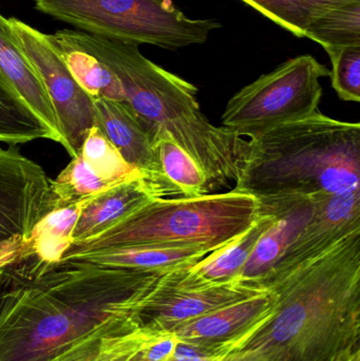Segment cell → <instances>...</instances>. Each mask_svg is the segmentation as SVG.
Returning <instances> with one entry per match:
<instances>
[{
  "label": "cell",
  "mask_w": 360,
  "mask_h": 361,
  "mask_svg": "<svg viewBox=\"0 0 360 361\" xmlns=\"http://www.w3.org/2000/svg\"><path fill=\"white\" fill-rule=\"evenodd\" d=\"M163 273L30 255L0 271V361H50L93 331L137 316Z\"/></svg>",
  "instance_id": "1"
},
{
  "label": "cell",
  "mask_w": 360,
  "mask_h": 361,
  "mask_svg": "<svg viewBox=\"0 0 360 361\" xmlns=\"http://www.w3.org/2000/svg\"><path fill=\"white\" fill-rule=\"evenodd\" d=\"M270 290L268 319L218 361H331L360 349V231Z\"/></svg>",
  "instance_id": "2"
},
{
  "label": "cell",
  "mask_w": 360,
  "mask_h": 361,
  "mask_svg": "<svg viewBox=\"0 0 360 361\" xmlns=\"http://www.w3.org/2000/svg\"><path fill=\"white\" fill-rule=\"evenodd\" d=\"M84 46L118 78L126 104L158 140L167 133L201 167L209 189L240 177L249 140L209 122L201 111L196 86L146 59L135 44L78 31Z\"/></svg>",
  "instance_id": "3"
},
{
  "label": "cell",
  "mask_w": 360,
  "mask_h": 361,
  "mask_svg": "<svg viewBox=\"0 0 360 361\" xmlns=\"http://www.w3.org/2000/svg\"><path fill=\"white\" fill-rule=\"evenodd\" d=\"M232 190L257 200L360 190V125L316 114L249 140Z\"/></svg>",
  "instance_id": "4"
},
{
  "label": "cell",
  "mask_w": 360,
  "mask_h": 361,
  "mask_svg": "<svg viewBox=\"0 0 360 361\" xmlns=\"http://www.w3.org/2000/svg\"><path fill=\"white\" fill-rule=\"evenodd\" d=\"M260 214L259 201L232 190L198 197H154L63 257L105 248H194L211 254L240 237Z\"/></svg>",
  "instance_id": "5"
},
{
  "label": "cell",
  "mask_w": 360,
  "mask_h": 361,
  "mask_svg": "<svg viewBox=\"0 0 360 361\" xmlns=\"http://www.w3.org/2000/svg\"><path fill=\"white\" fill-rule=\"evenodd\" d=\"M36 10L91 35L178 50L204 44L215 19L188 18L171 0H34Z\"/></svg>",
  "instance_id": "6"
},
{
  "label": "cell",
  "mask_w": 360,
  "mask_h": 361,
  "mask_svg": "<svg viewBox=\"0 0 360 361\" xmlns=\"http://www.w3.org/2000/svg\"><path fill=\"white\" fill-rule=\"evenodd\" d=\"M331 71L312 55H300L243 87L228 101L223 128L255 140L271 129L308 118L318 111L321 80Z\"/></svg>",
  "instance_id": "7"
},
{
  "label": "cell",
  "mask_w": 360,
  "mask_h": 361,
  "mask_svg": "<svg viewBox=\"0 0 360 361\" xmlns=\"http://www.w3.org/2000/svg\"><path fill=\"white\" fill-rule=\"evenodd\" d=\"M54 207L44 169L15 147L0 148V269L29 256L36 227Z\"/></svg>",
  "instance_id": "8"
},
{
  "label": "cell",
  "mask_w": 360,
  "mask_h": 361,
  "mask_svg": "<svg viewBox=\"0 0 360 361\" xmlns=\"http://www.w3.org/2000/svg\"><path fill=\"white\" fill-rule=\"evenodd\" d=\"M8 21L19 47L52 102L65 142L63 148L74 158L90 129L97 125L92 97L74 80L48 34L42 33L14 17Z\"/></svg>",
  "instance_id": "9"
},
{
  "label": "cell",
  "mask_w": 360,
  "mask_h": 361,
  "mask_svg": "<svg viewBox=\"0 0 360 361\" xmlns=\"http://www.w3.org/2000/svg\"><path fill=\"white\" fill-rule=\"evenodd\" d=\"M312 216L261 283L270 290L285 277L360 231V190L313 197Z\"/></svg>",
  "instance_id": "10"
},
{
  "label": "cell",
  "mask_w": 360,
  "mask_h": 361,
  "mask_svg": "<svg viewBox=\"0 0 360 361\" xmlns=\"http://www.w3.org/2000/svg\"><path fill=\"white\" fill-rule=\"evenodd\" d=\"M177 271L158 276L137 309L142 324L156 332L170 333L179 324L266 292L238 281L213 288H187L180 283Z\"/></svg>",
  "instance_id": "11"
},
{
  "label": "cell",
  "mask_w": 360,
  "mask_h": 361,
  "mask_svg": "<svg viewBox=\"0 0 360 361\" xmlns=\"http://www.w3.org/2000/svg\"><path fill=\"white\" fill-rule=\"evenodd\" d=\"M272 290L175 326L173 333L180 345L192 349L201 358H221L247 335L261 326L272 314Z\"/></svg>",
  "instance_id": "12"
},
{
  "label": "cell",
  "mask_w": 360,
  "mask_h": 361,
  "mask_svg": "<svg viewBox=\"0 0 360 361\" xmlns=\"http://www.w3.org/2000/svg\"><path fill=\"white\" fill-rule=\"evenodd\" d=\"M93 103L95 126L99 127L124 160L141 173L158 197L179 195L163 173L151 129L141 122L126 103L103 97L93 99Z\"/></svg>",
  "instance_id": "13"
},
{
  "label": "cell",
  "mask_w": 360,
  "mask_h": 361,
  "mask_svg": "<svg viewBox=\"0 0 360 361\" xmlns=\"http://www.w3.org/2000/svg\"><path fill=\"white\" fill-rule=\"evenodd\" d=\"M259 216L243 235L207 255L196 264L178 269V278L182 286L207 288L238 280L258 240L278 219V210L273 204L259 201Z\"/></svg>",
  "instance_id": "14"
},
{
  "label": "cell",
  "mask_w": 360,
  "mask_h": 361,
  "mask_svg": "<svg viewBox=\"0 0 360 361\" xmlns=\"http://www.w3.org/2000/svg\"><path fill=\"white\" fill-rule=\"evenodd\" d=\"M258 201L273 204L278 210V219L258 240L237 281L261 290V283L275 263L312 216L314 201L313 197H278Z\"/></svg>",
  "instance_id": "15"
},
{
  "label": "cell",
  "mask_w": 360,
  "mask_h": 361,
  "mask_svg": "<svg viewBox=\"0 0 360 361\" xmlns=\"http://www.w3.org/2000/svg\"><path fill=\"white\" fill-rule=\"evenodd\" d=\"M165 334L143 326L137 316L118 318L99 326L50 361H130Z\"/></svg>",
  "instance_id": "16"
},
{
  "label": "cell",
  "mask_w": 360,
  "mask_h": 361,
  "mask_svg": "<svg viewBox=\"0 0 360 361\" xmlns=\"http://www.w3.org/2000/svg\"><path fill=\"white\" fill-rule=\"evenodd\" d=\"M0 82L12 89L65 147L56 114L46 88L19 47L10 21L0 14Z\"/></svg>",
  "instance_id": "17"
},
{
  "label": "cell",
  "mask_w": 360,
  "mask_h": 361,
  "mask_svg": "<svg viewBox=\"0 0 360 361\" xmlns=\"http://www.w3.org/2000/svg\"><path fill=\"white\" fill-rule=\"evenodd\" d=\"M154 197L158 195L143 178H135L84 200L71 231V245L92 239Z\"/></svg>",
  "instance_id": "18"
},
{
  "label": "cell",
  "mask_w": 360,
  "mask_h": 361,
  "mask_svg": "<svg viewBox=\"0 0 360 361\" xmlns=\"http://www.w3.org/2000/svg\"><path fill=\"white\" fill-rule=\"evenodd\" d=\"M70 73L92 99H103L126 103L118 78L82 44L78 31L61 30L48 34Z\"/></svg>",
  "instance_id": "19"
},
{
  "label": "cell",
  "mask_w": 360,
  "mask_h": 361,
  "mask_svg": "<svg viewBox=\"0 0 360 361\" xmlns=\"http://www.w3.org/2000/svg\"><path fill=\"white\" fill-rule=\"evenodd\" d=\"M207 252L194 248L120 247L87 250L63 257L61 260H76L103 267H120L133 271L166 273L173 269L196 264Z\"/></svg>",
  "instance_id": "20"
},
{
  "label": "cell",
  "mask_w": 360,
  "mask_h": 361,
  "mask_svg": "<svg viewBox=\"0 0 360 361\" xmlns=\"http://www.w3.org/2000/svg\"><path fill=\"white\" fill-rule=\"evenodd\" d=\"M39 139L55 142L54 135L29 106L0 82V143L15 147Z\"/></svg>",
  "instance_id": "21"
},
{
  "label": "cell",
  "mask_w": 360,
  "mask_h": 361,
  "mask_svg": "<svg viewBox=\"0 0 360 361\" xmlns=\"http://www.w3.org/2000/svg\"><path fill=\"white\" fill-rule=\"evenodd\" d=\"M156 148L163 173L179 195L190 197L209 193L204 171L169 133H161Z\"/></svg>",
  "instance_id": "22"
},
{
  "label": "cell",
  "mask_w": 360,
  "mask_h": 361,
  "mask_svg": "<svg viewBox=\"0 0 360 361\" xmlns=\"http://www.w3.org/2000/svg\"><path fill=\"white\" fill-rule=\"evenodd\" d=\"M304 37L325 48L360 46V0H352L325 11L306 27Z\"/></svg>",
  "instance_id": "23"
},
{
  "label": "cell",
  "mask_w": 360,
  "mask_h": 361,
  "mask_svg": "<svg viewBox=\"0 0 360 361\" xmlns=\"http://www.w3.org/2000/svg\"><path fill=\"white\" fill-rule=\"evenodd\" d=\"M297 37L325 11L352 0H241Z\"/></svg>",
  "instance_id": "24"
},
{
  "label": "cell",
  "mask_w": 360,
  "mask_h": 361,
  "mask_svg": "<svg viewBox=\"0 0 360 361\" xmlns=\"http://www.w3.org/2000/svg\"><path fill=\"white\" fill-rule=\"evenodd\" d=\"M116 185L118 184L99 177L77 154L56 179L51 180L54 208L75 205L78 202L94 197Z\"/></svg>",
  "instance_id": "25"
},
{
  "label": "cell",
  "mask_w": 360,
  "mask_h": 361,
  "mask_svg": "<svg viewBox=\"0 0 360 361\" xmlns=\"http://www.w3.org/2000/svg\"><path fill=\"white\" fill-rule=\"evenodd\" d=\"M80 202L68 207L54 208L34 231L30 252L48 261L61 260L71 245V231L80 214Z\"/></svg>",
  "instance_id": "26"
},
{
  "label": "cell",
  "mask_w": 360,
  "mask_h": 361,
  "mask_svg": "<svg viewBox=\"0 0 360 361\" xmlns=\"http://www.w3.org/2000/svg\"><path fill=\"white\" fill-rule=\"evenodd\" d=\"M78 154L99 177L113 184L143 178L124 160L99 127L90 129Z\"/></svg>",
  "instance_id": "27"
},
{
  "label": "cell",
  "mask_w": 360,
  "mask_h": 361,
  "mask_svg": "<svg viewBox=\"0 0 360 361\" xmlns=\"http://www.w3.org/2000/svg\"><path fill=\"white\" fill-rule=\"evenodd\" d=\"M332 63V86L346 102H360V46H347L325 51Z\"/></svg>",
  "instance_id": "28"
},
{
  "label": "cell",
  "mask_w": 360,
  "mask_h": 361,
  "mask_svg": "<svg viewBox=\"0 0 360 361\" xmlns=\"http://www.w3.org/2000/svg\"><path fill=\"white\" fill-rule=\"evenodd\" d=\"M179 345V341L173 333H166L133 356L130 361H173Z\"/></svg>",
  "instance_id": "29"
},
{
  "label": "cell",
  "mask_w": 360,
  "mask_h": 361,
  "mask_svg": "<svg viewBox=\"0 0 360 361\" xmlns=\"http://www.w3.org/2000/svg\"><path fill=\"white\" fill-rule=\"evenodd\" d=\"M331 361H360V349L348 350L336 356Z\"/></svg>",
  "instance_id": "30"
},
{
  "label": "cell",
  "mask_w": 360,
  "mask_h": 361,
  "mask_svg": "<svg viewBox=\"0 0 360 361\" xmlns=\"http://www.w3.org/2000/svg\"><path fill=\"white\" fill-rule=\"evenodd\" d=\"M219 360H217V358H205V360H201V361H218ZM173 361H182V360H175Z\"/></svg>",
  "instance_id": "31"
},
{
  "label": "cell",
  "mask_w": 360,
  "mask_h": 361,
  "mask_svg": "<svg viewBox=\"0 0 360 361\" xmlns=\"http://www.w3.org/2000/svg\"><path fill=\"white\" fill-rule=\"evenodd\" d=\"M2 271V269H0V271Z\"/></svg>",
  "instance_id": "32"
}]
</instances>
